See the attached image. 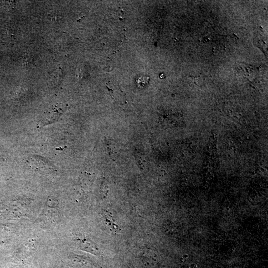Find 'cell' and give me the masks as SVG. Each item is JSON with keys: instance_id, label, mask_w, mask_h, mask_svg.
<instances>
[{"instance_id": "2", "label": "cell", "mask_w": 268, "mask_h": 268, "mask_svg": "<svg viewBox=\"0 0 268 268\" xmlns=\"http://www.w3.org/2000/svg\"><path fill=\"white\" fill-rule=\"evenodd\" d=\"M229 208H227V211H229Z\"/></svg>"}, {"instance_id": "1", "label": "cell", "mask_w": 268, "mask_h": 268, "mask_svg": "<svg viewBox=\"0 0 268 268\" xmlns=\"http://www.w3.org/2000/svg\"><path fill=\"white\" fill-rule=\"evenodd\" d=\"M64 110L65 108L62 104H57L51 107L46 112L45 118L41 121L40 126H44L56 122L63 114Z\"/></svg>"}]
</instances>
